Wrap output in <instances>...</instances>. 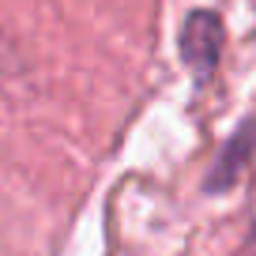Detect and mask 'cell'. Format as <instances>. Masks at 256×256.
Returning a JSON list of instances; mask_svg holds the SVG:
<instances>
[{
  "mask_svg": "<svg viewBox=\"0 0 256 256\" xmlns=\"http://www.w3.org/2000/svg\"><path fill=\"white\" fill-rule=\"evenodd\" d=\"M222 19L208 8H196L181 26V60L188 64V72L196 80H208L218 68V56H222Z\"/></svg>",
  "mask_w": 256,
  "mask_h": 256,
  "instance_id": "obj_1",
  "label": "cell"
},
{
  "mask_svg": "<svg viewBox=\"0 0 256 256\" xmlns=\"http://www.w3.org/2000/svg\"><path fill=\"white\" fill-rule=\"evenodd\" d=\"M252 140H256V128H241V132H238V140L226 147L222 162H218L215 174H211V188H226V184L234 181V174L241 170V162L252 154Z\"/></svg>",
  "mask_w": 256,
  "mask_h": 256,
  "instance_id": "obj_2",
  "label": "cell"
},
{
  "mask_svg": "<svg viewBox=\"0 0 256 256\" xmlns=\"http://www.w3.org/2000/svg\"><path fill=\"white\" fill-rule=\"evenodd\" d=\"M12 64H16V56H12V42H8V34L0 30V76H8Z\"/></svg>",
  "mask_w": 256,
  "mask_h": 256,
  "instance_id": "obj_3",
  "label": "cell"
}]
</instances>
